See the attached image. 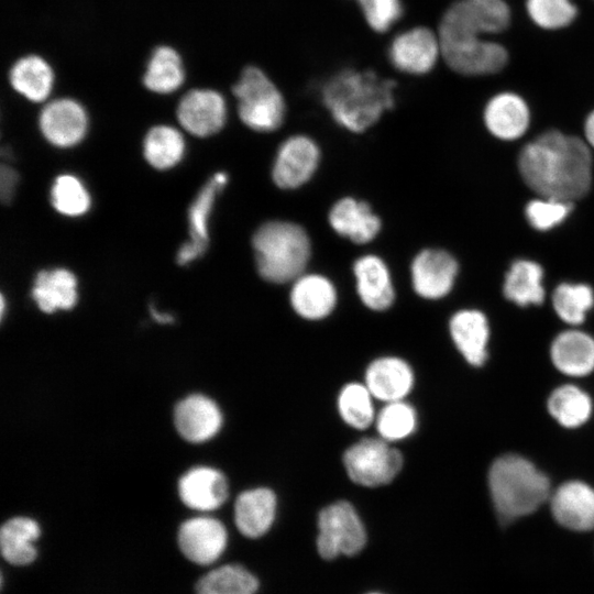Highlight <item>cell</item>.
I'll use <instances>...</instances> for the list:
<instances>
[{"instance_id":"6da1fadb","label":"cell","mask_w":594,"mask_h":594,"mask_svg":"<svg viewBox=\"0 0 594 594\" xmlns=\"http://www.w3.org/2000/svg\"><path fill=\"white\" fill-rule=\"evenodd\" d=\"M510 12L504 0H458L444 12L439 25L441 56L454 72L475 76L499 72L507 63V51L498 43L481 38L509 24Z\"/></svg>"},{"instance_id":"7a4b0ae2","label":"cell","mask_w":594,"mask_h":594,"mask_svg":"<svg viewBox=\"0 0 594 594\" xmlns=\"http://www.w3.org/2000/svg\"><path fill=\"white\" fill-rule=\"evenodd\" d=\"M518 166L526 185L543 198L572 202L592 180V156L579 138L551 130L524 146Z\"/></svg>"},{"instance_id":"3957f363","label":"cell","mask_w":594,"mask_h":594,"mask_svg":"<svg viewBox=\"0 0 594 594\" xmlns=\"http://www.w3.org/2000/svg\"><path fill=\"white\" fill-rule=\"evenodd\" d=\"M396 82L372 70L344 69L322 87L321 99L333 120L351 132H363L395 105Z\"/></svg>"},{"instance_id":"277c9868","label":"cell","mask_w":594,"mask_h":594,"mask_svg":"<svg viewBox=\"0 0 594 594\" xmlns=\"http://www.w3.org/2000/svg\"><path fill=\"white\" fill-rule=\"evenodd\" d=\"M488 487L503 521L527 516L550 498L548 476L518 454H505L493 462Z\"/></svg>"},{"instance_id":"5b68a950","label":"cell","mask_w":594,"mask_h":594,"mask_svg":"<svg viewBox=\"0 0 594 594\" xmlns=\"http://www.w3.org/2000/svg\"><path fill=\"white\" fill-rule=\"evenodd\" d=\"M252 246L258 274L274 284L294 282L301 276L311 255L307 232L289 221L263 223L252 238Z\"/></svg>"},{"instance_id":"8992f818","label":"cell","mask_w":594,"mask_h":594,"mask_svg":"<svg viewBox=\"0 0 594 594\" xmlns=\"http://www.w3.org/2000/svg\"><path fill=\"white\" fill-rule=\"evenodd\" d=\"M232 91L238 100L240 119L251 130L273 132L283 124L284 98L260 68H244Z\"/></svg>"},{"instance_id":"52a82bcc","label":"cell","mask_w":594,"mask_h":594,"mask_svg":"<svg viewBox=\"0 0 594 594\" xmlns=\"http://www.w3.org/2000/svg\"><path fill=\"white\" fill-rule=\"evenodd\" d=\"M348 476L358 485L377 487L391 483L400 472L403 454L382 438H364L343 454Z\"/></svg>"},{"instance_id":"ba28073f","label":"cell","mask_w":594,"mask_h":594,"mask_svg":"<svg viewBox=\"0 0 594 594\" xmlns=\"http://www.w3.org/2000/svg\"><path fill=\"white\" fill-rule=\"evenodd\" d=\"M317 549L323 559L354 556L366 542V532L354 507L346 501L330 504L318 515Z\"/></svg>"},{"instance_id":"9c48e42d","label":"cell","mask_w":594,"mask_h":594,"mask_svg":"<svg viewBox=\"0 0 594 594\" xmlns=\"http://www.w3.org/2000/svg\"><path fill=\"white\" fill-rule=\"evenodd\" d=\"M320 150L306 135H294L279 146L272 168V178L282 189H295L306 184L317 170Z\"/></svg>"},{"instance_id":"30bf717a","label":"cell","mask_w":594,"mask_h":594,"mask_svg":"<svg viewBox=\"0 0 594 594\" xmlns=\"http://www.w3.org/2000/svg\"><path fill=\"white\" fill-rule=\"evenodd\" d=\"M38 125L43 136L54 146L66 148L86 135L88 116L85 108L70 98L55 99L44 106Z\"/></svg>"},{"instance_id":"8fae6325","label":"cell","mask_w":594,"mask_h":594,"mask_svg":"<svg viewBox=\"0 0 594 594\" xmlns=\"http://www.w3.org/2000/svg\"><path fill=\"white\" fill-rule=\"evenodd\" d=\"M177 119L190 134L199 138L210 136L226 124V100L216 90L193 89L180 99Z\"/></svg>"},{"instance_id":"7c38bea8","label":"cell","mask_w":594,"mask_h":594,"mask_svg":"<svg viewBox=\"0 0 594 594\" xmlns=\"http://www.w3.org/2000/svg\"><path fill=\"white\" fill-rule=\"evenodd\" d=\"M182 553L191 562L209 565L223 553L228 534L223 524L211 517H195L184 521L177 535Z\"/></svg>"},{"instance_id":"4fadbf2b","label":"cell","mask_w":594,"mask_h":594,"mask_svg":"<svg viewBox=\"0 0 594 594\" xmlns=\"http://www.w3.org/2000/svg\"><path fill=\"white\" fill-rule=\"evenodd\" d=\"M441 55L439 36L425 26L397 35L391 43L388 57L400 72L421 75L432 69Z\"/></svg>"},{"instance_id":"5bb4252c","label":"cell","mask_w":594,"mask_h":594,"mask_svg":"<svg viewBox=\"0 0 594 594\" xmlns=\"http://www.w3.org/2000/svg\"><path fill=\"white\" fill-rule=\"evenodd\" d=\"M410 274L414 290L420 297L439 299L450 293L458 274V263L446 251L427 249L415 256Z\"/></svg>"},{"instance_id":"9a60e30c","label":"cell","mask_w":594,"mask_h":594,"mask_svg":"<svg viewBox=\"0 0 594 594\" xmlns=\"http://www.w3.org/2000/svg\"><path fill=\"white\" fill-rule=\"evenodd\" d=\"M553 518L575 531L594 529V488L582 481L561 484L550 496Z\"/></svg>"},{"instance_id":"2e32d148","label":"cell","mask_w":594,"mask_h":594,"mask_svg":"<svg viewBox=\"0 0 594 594\" xmlns=\"http://www.w3.org/2000/svg\"><path fill=\"white\" fill-rule=\"evenodd\" d=\"M174 424L183 439L200 443L219 432L222 426V414L212 399L205 395L194 394L176 405Z\"/></svg>"},{"instance_id":"e0dca14e","label":"cell","mask_w":594,"mask_h":594,"mask_svg":"<svg viewBox=\"0 0 594 594\" xmlns=\"http://www.w3.org/2000/svg\"><path fill=\"white\" fill-rule=\"evenodd\" d=\"M178 494L182 502L191 509L215 510L227 501L228 481L217 469L194 468L180 477Z\"/></svg>"},{"instance_id":"ac0fdd59","label":"cell","mask_w":594,"mask_h":594,"mask_svg":"<svg viewBox=\"0 0 594 594\" xmlns=\"http://www.w3.org/2000/svg\"><path fill=\"white\" fill-rule=\"evenodd\" d=\"M415 382L410 365L396 356L374 360L365 371V385L374 398L385 403L403 400Z\"/></svg>"},{"instance_id":"d6986e66","label":"cell","mask_w":594,"mask_h":594,"mask_svg":"<svg viewBox=\"0 0 594 594\" xmlns=\"http://www.w3.org/2000/svg\"><path fill=\"white\" fill-rule=\"evenodd\" d=\"M356 292L370 309H388L395 299L393 280L385 262L373 254L358 258L353 265Z\"/></svg>"},{"instance_id":"ffe728a7","label":"cell","mask_w":594,"mask_h":594,"mask_svg":"<svg viewBox=\"0 0 594 594\" xmlns=\"http://www.w3.org/2000/svg\"><path fill=\"white\" fill-rule=\"evenodd\" d=\"M329 223L341 237L354 243L372 241L381 230V219L369 204L345 197L338 200L329 211Z\"/></svg>"},{"instance_id":"44dd1931","label":"cell","mask_w":594,"mask_h":594,"mask_svg":"<svg viewBox=\"0 0 594 594\" xmlns=\"http://www.w3.org/2000/svg\"><path fill=\"white\" fill-rule=\"evenodd\" d=\"M277 499L266 487L242 492L234 503V522L239 531L248 538H258L267 532L274 522Z\"/></svg>"},{"instance_id":"7402d4cb","label":"cell","mask_w":594,"mask_h":594,"mask_svg":"<svg viewBox=\"0 0 594 594\" xmlns=\"http://www.w3.org/2000/svg\"><path fill=\"white\" fill-rule=\"evenodd\" d=\"M450 334L459 352L473 366H481L487 359L488 322L483 312L463 309L455 312L449 324Z\"/></svg>"},{"instance_id":"603a6c76","label":"cell","mask_w":594,"mask_h":594,"mask_svg":"<svg viewBox=\"0 0 594 594\" xmlns=\"http://www.w3.org/2000/svg\"><path fill=\"white\" fill-rule=\"evenodd\" d=\"M290 304L296 314L308 320L329 316L337 304L334 285L323 275L302 274L294 280Z\"/></svg>"},{"instance_id":"cb8c5ba5","label":"cell","mask_w":594,"mask_h":594,"mask_svg":"<svg viewBox=\"0 0 594 594\" xmlns=\"http://www.w3.org/2000/svg\"><path fill=\"white\" fill-rule=\"evenodd\" d=\"M553 365L563 374L574 377L594 371V339L579 330L558 334L550 348Z\"/></svg>"},{"instance_id":"d4e9b609","label":"cell","mask_w":594,"mask_h":594,"mask_svg":"<svg viewBox=\"0 0 594 594\" xmlns=\"http://www.w3.org/2000/svg\"><path fill=\"white\" fill-rule=\"evenodd\" d=\"M484 121L496 138L516 140L529 125V110L521 97L503 92L494 96L486 105Z\"/></svg>"},{"instance_id":"484cf974","label":"cell","mask_w":594,"mask_h":594,"mask_svg":"<svg viewBox=\"0 0 594 594\" xmlns=\"http://www.w3.org/2000/svg\"><path fill=\"white\" fill-rule=\"evenodd\" d=\"M31 294L43 312L69 310L78 299L77 279L65 268L41 271L35 276Z\"/></svg>"},{"instance_id":"4316f807","label":"cell","mask_w":594,"mask_h":594,"mask_svg":"<svg viewBox=\"0 0 594 594\" xmlns=\"http://www.w3.org/2000/svg\"><path fill=\"white\" fill-rule=\"evenodd\" d=\"M9 79L12 88L33 102H42L51 95L54 72L41 56L28 55L11 67Z\"/></svg>"},{"instance_id":"83f0119b","label":"cell","mask_w":594,"mask_h":594,"mask_svg":"<svg viewBox=\"0 0 594 594\" xmlns=\"http://www.w3.org/2000/svg\"><path fill=\"white\" fill-rule=\"evenodd\" d=\"M41 528L36 520L29 517H14L6 521L0 530V548L3 559L12 565H28L37 556L34 541L38 539Z\"/></svg>"},{"instance_id":"f1b7e54d","label":"cell","mask_w":594,"mask_h":594,"mask_svg":"<svg viewBox=\"0 0 594 594\" xmlns=\"http://www.w3.org/2000/svg\"><path fill=\"white\" fill-rule=\"evenodd\" d=\"M542 268L538 263L518 260L505 276L504 295L518 306L539 305L543 301Z\"/></svg>"},{"instance_id":"f546056e","label":"cell","mask_w":594,"mask_h":594,"mask_svg":"<svg viewBox=\"0 0 594 594\" xmlns=\"http://www.w3.org/2000/svg\"><path fill=\"white\" fill-rule=\"evenodd\" d=\"M185 81V69L179 54L169 46H158L147 63L143 82L156 94L176 91Z\"/></svg>"},{"instance_id":"4dcf8cb0","label":"cell","mask_w":594,"mask_h":594,"mask_svg":"<svg viewBox=\"0 0 594 594\" xmlns=\"http://www.w3.org/2000/svg\"><path fill=\"white\" fill-rule=\"evenodd\" d=\"M549 414L565 428H578L585 424L592 414L591 397L574 385L556 388L547 403Z\"/></svg>"},{"instance_id":"1f68e13d","label":"cell","mask_w":594,"mask_h":594,"mask_svg":"<svg viewBox=\"0 0 594 594\" xmlns=\"http://www.w3.org/2000/svg\"><path fill=\"white\" fill-rule=\"evenodd\" d=\"M143 153L147 163L154 168L168 169L182 161L185 141L175 128L156 125L144 138Z\"/></svg>"},{"instance_id":"d6a6232c","label":"cell","mask_w":594,"mask_h":594,"mask_svg":"<svg viewBox=\"0 0 594 594\" xmlns=\"http://www.w3.org/2000/svg\"><path fill=\"white\" fill-rule=\"evenodd\" d=\"M257 579L240 564L218 566L196 583V594H255Z\"/></svg>"},{"instance_id":"836d02e7","label":"cell","mask_w":594,"mask_h":594,"mask_svg":"<svg viewBox=\"0 0 594 594\" xmlns=\"http://www.w3.org/2000/svg\"><path fill=\"white\" fill-rule=\"evenodd\" d=\"M373 395L365 384L349 383L338 395V411L354 429H366L375 419Z\"/></svg>"},{"instance_id":"e575fe53","label":"cell","mask_w":594,"mask_h":594,"mask_svg":"<svg viewBox=\"0 0 594 594\" xmlns=\"http://www.w3.org/2000/svg\"><path fill=\"white\" fill-rule=\"evenodd\" d=\"M228 183L227 174H215L201 188L188 211L190 240L208 245V220L216 196Z\"/></svg>"},{"instance_id":"d590c367","label":"cell","mask_w":594,"mask_h":594,"mask_svg":"<svg viewBox=\"0 0 594 594\" xmlns=\"http://www.w3.org/2000/svg\"><path fill=\"white\" fill-rule=\"evenodd\" d=\"M552 304L557 315L569 324H580L594 305V294L585 284L559 285L553 292Z\"/></svg>"},{"instance_id":"8d00e7d4","label":"cell","mask_w":594,"mask_h":594,"mask_svg":"<svg viewBox=\"0 0 594 594\" xmlns=\"http://www.w3.org/2000/svg\"><path fill=\"white\" fill-rule=\"evenodd\" d=\"M375 424L380 438L387 442L399 441L416 430L417 414L404 399L389 402L377 414Z\"/></svg>"},{"instance_id":"74e56055","label":"cell","mask_w":594,"mask_h":594,"mask_svg":"<svg viewBox=\"0 0 594 594\" xmlns=\"http://www.w3.org/2000/svg\"><path fill=\"white\" fill-rule=\"evenodd\" d=\"M55 210L68 217H79L90 207V196L82 183L73 175L58 176L51 190Z\"/></svg>"},{"instance_id":"f35d334b","label":"cell","mask_w":594,"mask_h":594,"mask_svg":"<svg viewBox=\"0 0 594 594\" xmlns=\"http://www.w3.org/2000/svg\"><path fill=\"white\" fill-rule=\"evenodd\" d=\"M531 20L542 29L556 30L569 25L576 15L570 0H527Z\"/></svg>"},{"instance_id":"ab89813d","label":"cell","mask_w":594,"mask_h":594,"mask_svg":"<svg viewBox=\"0 0 594 594\" xmlns=\"http://www.w3.org/2000/svg\"><path fill=\"white\" fill-rule=\"evenodd\" d=\"M571 210L569 201L542 197L527 205L526 217L535 229L546 231L561 223Z\"/></svg>"},{"instance_id":"60d3db41","label":"cell","mask_w":594,"mask_h":594,"mask_svg":"<svg viewBox=\"0 0 594 594\" xmlns=\"http://www.w3.org/2000/svg\"><path fill=\"white\" fill-rule=\"evenodd\" d=\"M367 24L376 32H386L403 14L400 0H359Z\"/></svg>"},{"instance_id":"b9f144b4","label":"cell","mask_w":594,"mask_h":594,"mask_svg":"<svg viewBox=\"0 0 594 594\" xmlns=\"http://www.w3.org/2000/svg\"><path fill=\"white\" fill-rule=\"evenodd\" d=\"M18 183V173L10 166L2 165L0 172V194L3 204L11 202L15 194Z\"/></svg>"},{"instance_id":"7bdbcfd3","label":"cell","mask_w":594,"mask_h":594,"mask_svg":"<svg viewBox=\"0 0 594 594\" xmlns=\"http://www.w3.org/2000/svg\"><path fill=\"white\" fill-rule=\"evenodd\" d=\"M208 245L189 240L178 250L176 261L178 265H188L205 254Z\"/></svg>"},{"instance_id":"ee69618b","label":"cell","mask_w":594,"mask_h":594,"mask_svg":"<svg viewBox=\"0 0 594 594\" xmlns=\"http://www.w3.org/2000/svg\"><path fill=\"white\" fill-rule=\"evenodd\" d=\"M584 131L587 143L594 147V111L586 118Z\"/></svg>"},{"instance_id":"f6af8a7d","label":"cell","mask_w":594,"mask_h":594,"mask_svg":"<svg viewBox=\"0 0 594 594\" xmlns=\"http://www.w3.org/2000/svg\"><path fill=\"white\" fill-rule=\"evenodd\" d=\"M151 314L153 318L160 323H169L173 321V317L170 315L158 312L154 309L153 306H151Z\"/></svg>"},{"instance_id":"bcb514c9","label":"cell","mask_w":594,"mask_h":594,"mask_svg":"<svg viewBox=\"0 0 594 594\" xmlns=\"http://www.w3.org/2000/svg\"><path fill=\"white\" fill-rule=\"evenodd\" d=\"M4 307H6V305H4V297L1 296V317H3Z\"/></svg>"},{"instance_id":"7dc6e473","label":"cell","mask_w":594,"mask_h":594,"mask_svg":"<svg viewBox=\"0 0 594 594\" xmlns=\"http://www.w3.org/2000/svg\"><path fill=\"white\" fill-rule=\"evenodd\" d=\"M371 594H378V593H371Z\"/></svg>"}]
</instances>
